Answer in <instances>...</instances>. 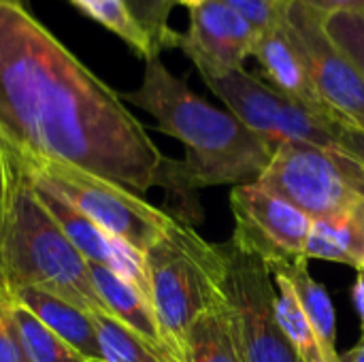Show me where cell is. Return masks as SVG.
I'll return each mask as SVG.
<instances>
[{
	"instance_id": "obj_1",
	"label": "cell",
	"mask_w": 364,
	"mask_h": 362,
	"mask_svg": "<svg viewBox=\"0 0 364 362\" xmlns=\"http://www.w3.org/2000/svg\"><path fill=\"white\" fill-rule=\"evenodd\" d=\"M0 143L85 169L136 194L158 186L166 156L23 0H0Z\"/></svg>"
},
{
	"instance_id": "obj_2",
	"label": "cell",
	"mask_w": 364,
	"mask_h": 362,
	"mask_svg": "<svg viewBox=\"0 0 364 362\" xmlns=\"http://www.w3.org/2000/svg\"><path fill=\"white\" fill-rule=\"evenodd\" d=\"M124 102L149 113L156 128L186 147L183 160L166 158L158 186L186 203V218L200 220L196 192L209 186L254 183L273 149L228 109H218L175 77L160 55L145 60L136 90L119 94Z\"/></svg>"
},
{
	"instance_id": "obj_3",
	"label": "cell",
	"mask_w": 364,
	"mask_h": 362,
	"mask_svg": "<svg viewBox=\"0 0 364 362\" xmlns=\"http://www.w3.org/2000/svg\"><path fill=\"white\" fill-rule=\"evenodd\" d=\"M6 154L0 196V288L13 294L32 286L87 314L105 312L87 260L43 207L30 177L9 147Z\"/></svg>"
},
{
	"instance_id": "obj_4",
	"label": "cell",
	"mask_w": 364,
	"mask_h": 362,
	"mask_svg": "<svg viewBox=\"0 0 364 362\" xmlns=\"http://www.w3.org/2000/svg\"><path fill=\"white\" fill-rule=\"evenodd\" d=\"M151 307L183 362L190 326L205 314L226 307V260L222 245L205 241L190 224L173 218L164 235L143 254Z\"/></svg>"
},
{
	"instance_id": "obj_5",
	"label": "cell",
	"mask_w": 364,
	"mask_h": 362,
	"mask_svg": "<svg viewBox=\"0 0 364 362\" xmlns=\"http://www.w3.org/2000/svg\"><path fill=\"white\" fill-rule=\"evenodd\" d=\"M4 145V143H2ZM26 175L62 194L98 228L119 239L141 256L164 235L173 215L143 201L141 194L85 169L11 151Z\"/></svg>"
},
{
	"instance_id": "obj_6",
	"label": "cell",
	"mask_w": 364,
	"mask_h": 362,
	"mask_svg": "<svg viewBox=\"0 0 364 362\" xmlns=\"http://www.w3.org/2000/svg\"><path fill=\"white\" fill-rule=\"evenodd\" d=\"M203 81L273 151L284 143L339 147V132L346 124L284 96L245 68L207 75Z\"/></svg>"
},
{
	"instance_id": "obj_7",
	"label": "cell",
	"mask_w": 364,
	"mask_h": 362,
	"mask_svg": "<svg viewBox=\"0 0 364 362\" xmlns=\"http://www.w3.org/2000/svg\"><path fill=\"white\" fill-rule=\"evenodd\" d=\"M222 250L226 314L241 362H301L275 314L277 292L271 269L232 241L222 243Z\"/></svg>"
},
{
	"instance_id": "obj_8",
	"label": "cell",
	"mask_w": 364,
	"mask_h": 362,
	"mask_svg": "<svg viewBox=\"0 0 364 362\" xmlns=\"http://www.w3.org/2000/svg\"><path fill=\"white\" fill-rule=\"evenodd\" d=\"M258 183L311 222L350 215L360 201V192L339 162L337 147L284 143L273 151Z\"/></svg>"
},
{
	"instance_id": "obj_9",
	"label": "cell",
	"mask_w": 364,
	"mask_h": 362,
	"mask_svg": "<svg viewBox=\"0 0 364 362\" xmlns=\"http://www.w3.org/2000/svg\"><path fill=\"white\" fill-rule=\"evenodd\" d=\"M324 15L305 4L284 2L282 23L326 109L341 124L364 130V75L328 36Z\"/></svg>"
},
{
	"instance_id": "obj_10",
	"label": "cell",
	"mask_w": 364,
	"mask_h": 362,
	"mask_svg": "<svg viewBox=\"0 0 364 362\" xmlns=\"http://www.w3.org/2000/svg\"><path fill=\"white\" fill-rule=\"evenodd\" d=\"M230 211L235 218L232 243L260 258L271 273L307 260L305 245L314 222L258 181L230 190Z\"/></svg>"
},
{
	"instance_id": "obj_11",
	"label": "cell",
	"mask_w": 364,
	"mask_h": 362,
	"mask_svg": "<svg viewBox=\"0 0 364 362\" xmlns=\"http://www.w3.org/2000/svg\"><path fill=\"white\" fill-rule=\"evenodd\" d=\"M258 38L256 26L224 0H207L190 11V26L179 34V49L200 77L243 68Z\"/></svg>"
},
{
	"instance_id": "obj_12",
	"label": "cell",
	"mask_w": 364,
	"mask_h": 362,
	"mask_svg": "<svg viewBox=\"0 0 364 362\" xmlns=\"http://www.w3.org/2000/svg\"><path fill=\"white\" fill-rule=\"evenodd\" d=\"M32 181V179H30ZM34 192L43 207L55 218L64 235L70 239V243L83 254L87 262L102 265L111 271H115L119 277H124L128 284H132L149 303V284L145 275V262L139 252L122 243L119 239L111 237L102 228H98L90 218H85L75 205H70L62 194L55 190L32 181Z\"/></svg>"
},
{
	"instance_id": "obj_13",
	"label": "cell",
	"mask_w": 364,
	"mask_h": 362,
	"mask_svg": "<svg viewBox=\"0 0 364 362\" xmlns=\"http://www.w3.org/2000/svg\"><path fill=\"white\" fill-rule=\"evenodd\" d=\"M252 58H256L258 66L262 68V73L267 77V83L273 85L277 92L305 105L307 109H311L320 115L337 119L326 109L322 98L318 96L316 87L311 83V77L303 64V58L296 51V47L292 45V41L282 23V17L275 26L258 32Z\"/></svg>"
},
{
	"instance_id": "obj_14",
	"label": "cell",
	"mask_w": 364,
	"mask_h": 362,
	"mask_svg": "<svg viewBox=\"0 0 364 362\" xmlns=\"http://www.w3.org/2000/svg\"><path fill=\"white\" fill-rule=\"evenodd\" d=\"M87 267H90L92 284L100 297L105 312L109 316H113L117 322H122L124 326H128L130 331H134L136 335H141L143 339H147L154 346L177 356L160 326V320H158L151 303L132 284H128L124 277H119L115 271H111L102 265H96V262H87Z\"/></svg>"
},
{
	"instance_id": "obj_15",
	"label": "cell",
	"mask_w": 364,
	"mask_h": 362,
	"mask_svg": "<svg viewBox=\"0 0 364 362\" xmlns=\"http://www.w3.org/2000/svg\"><path fill=\"white\" fill-rule=\"evenodd\" d=\"M11 297L28 312H32L49 331H53L60 339H64L70 348H75L83 358H87L90 362H100V348H98L92 314L79 309L77 305L51 292L32 286L21 288Z\"/></svg>"
},
{
	"instance_id": "obj_16",
	"label": "cell",
	"mask_w": 364,
	"mask_h": 362,
	"mask_svg": "<svg viewBox=\"0 0 364 362\" xmlns=\"http://www.w3.org/2000/svg\"><path fill=\"white\" fill-rule=\"evenodd\" d=\"M279 275H284L296 297L299 303L318 337V344L324 352L326 362H341V354L337 352V314H335V305L326 292V288L316 282L309 273V260H299L290 267H284L279 271H275ZM273 273V275H275Z\"/></svg>"
},
{
	"instance_id": "obj_17",
	"label": "cell",
	"mask_w": 364,
	"mask_h": 362,
	"mask_svg": "<svg viewBox=\"0 0 364 362\" xmlns=\"http://www.w3.org/2000/svg\"><path fill=\"white\" fill-rule=\"evenodd\" d=\"M307 260H326L348 265L354 269L364 267V239L354 213L316 220L305 245Z\"/></svg>"
},
{
	"instance_id": "obj_18",
	"label": "cell",
	"mask_w": 364,
	"mask_h": 362,
	"mask_svg": "<svg viewBox=\"0 0 364 362\" xmlns=\"http://www.w3.org/2000/svg\"><path fill=\"white\" fill-rule=\"evenodd\" d=\"M92 322L98 337L100 362H181L117 322L107 312L92 314Z\"/></svg>"
},
{
	"instance_id": "obj_19",
	"label": "cell",
	"mask_w": 364,
	"mask_h": 362,
	"mask_svg": "<svg viewBox=\"0 0 364 362\" xmlns=\"http://www.w3.org/2000/svg\"><path fill=\"white\" fill-rule=\"evenodd\" d=\"M9 314L28 362H90L64 339H60L53 331H49L32 312L19 305L13 297L9 301Z\"/></svg>"
},
{
	"instance_id": "obj_20",
	"label": "cell",
	"mask_w": 364,
	"mask_h": 362,
	"mask_svg": "<svg viewBox=\"0 0 364 362\" xmlns=\"http://www.w3.org/2000/svg\"><path fill=\"white\" fill-rule=\"evenodd\" d=\"M183 362H241L226 307L198 318L183 344Z\"/></svg>"
},
{
	"instance_id": "obj_21",
	"label": "cell",
	"mask_w": 364,
	"mask_h": 362,
	"mask_svg": "<svg viewBox=\"0 0 364 362\" xmlns=\"http://www.w3.org/2000/svg\"><path fill=\"white\" fill-rule=\"evenodd\" d=\"M79 13L122 38L143 62L160 55L124 0H68Z\"/></svg>"
},
{
	"instance_id": "obj_22",
	"label": "cell",
	"mask_w": 364,
	"mask_h": 362,
	"mask_svg": "<svg viewBox=\"0 0 364 362\" xmlns=\"http://www.w3.org/2000/svg\"><path fill=\"white\" fill-rule=\"evenodd\" d=\"M275 286H277V301H275V314L279 320V326L284 335L288 337L290 346L299 354L301 362H326L324 352L318 344V337L299 303V297L292 288V284L275 273Z\"/></svg>"
},
{
	"instance_id": "obj_23",
	"label": "cell",
	"mask_w": 364,
	"mask_h": 362,
	"mask_svg": "<svg viewBox=\"0 0 364 362\" xmlns=\"http://www.w3.org/2000/svg\"><path fill=\"white\" fill-rule=\"evenodd\" d=\"M139 21V26L147 32L158 53L164 49H175L179 45V34L168 23L171 11L175 9L177 0H124Z\"/></svg>"
},
{
	"instance_id": "obj_24",
	"label": "cell",
	"mask_w": 364,
	"mask_h": 362,
	"mask_svg": "<svg viewBox=\"0 0 364 362\" xmlns=\"http://www.w3.org/2000/svg\"><path fill=\"white\" fill-rule=\"evenodd\" d=\"M324 28L335 45L364 75V11H339L324 15Z\"/></svg>"
},
{
	"instance_id": "obj_25",
	"label": "cell",
	"mask_w": 364,
	"mask_h": 362,
	"mask_svg": "<svg viewBox=\"0 0 364 362\" xmlns=\"http://www.w3.org/2000/svg\"><path fill=\"white\" fill-rule=\"evenodd\" d=\"M235 6L241 15H245L258 32L275 26L282 17L284 2L282 0H224Z\"/></svg>"
},
{
	"instance_id": "obj_26",
	"label": "cell",
	"mask_w": 364,
	"mask_h": 362,
	"mask_svg": "<svg viewBox=\"0 0 364 362\" xmlns=\"http://www.w3.org/2000/svg\"><path fill=\"white\" fill-rule=\"evenodd\" d=\"M9 292L0 288V362H28L9 314Z\"/></svg>"
},
{
	"instance_id": "obj_27",
	"label": "cell",
	"mask_w": 364,
	"mask_h": 362,
	"mask_svg": "<svg viewBox=\"0 0 364 362\" xmlns=\"http://www.w3.org/2000/svg\"><path fill=\"white\" fill-rule=\"evenodd\" d=\"M337 156H339V162L346 171V175L350 177V181L354 183V188L360 192V201L354 209V215L358 220V226H360V233H363L364 239V164L358 162L354 156H350L348 151H343L341 147H337Z\"/></svg>"
},
{
	"instance_id": "obj_28",
	"label": "cell",
	"mask_w": 364,
	"mask_h": 362,
	"mask_svg": "<svg viewBox=\"0 0 364 362\" xmlns=\"http://www.w3.org/2000/svg\"><path fill=\"white\" fill-rule=\"evenodd\" d=\"M296 2L322 13H339V11H364V0H282Z\"/></svg>"
},
{
	"instance_id": "obj_29",
	"label": "cell",
	"mask_w": 364,
	"mask_h": 362,
	"mask_svg": "<svg viewBox=\"0 0 364 362\" xmlns=\"http://www.w3.org/2000/svg\"><path fill=\"white\" fill-rule=\"evenodd\" d=\"M339 147L364 164V130L343 126L339 132Z\"/></svg>"
},
{
	"instance_id": "obj_30",
	"label": "cell",
	"mask_w": 364,
	"mask_h": 362,
	"mask_svg": "<svg viewBox=\"0 0 364 362\" xmlns=\"http://www.w3.org/2000/svg\"><path fill=\"white\" fill-rule=\"evenodd\" d=\"M352 301H354L356 314L360 318V329H363L364 337V267L356 269V282L352 286Z\"/></svg>"
},
{
	"instance_id": "obj_31",
	"label": "cell",
	"mask_w": 364,
	"mask_h": 362,
	"mask_svg": "<svg viewBox=\"0 0 364 362\" xmlns=\"http://www.w3.org/2000/svg\"><path fill=\"white\" fill-rule=\"evenodd\" d=\"M341 362H364V337L346 354H341Z\"/></svg>"
},
{
	"instance_id": "obj_32",
	"label": "cell",
	"mask_w": 364,
	"mask_h": 362,
	"mask_svg": "<svg viewBox=\"0 0 364 362\" xmlns=\"http://www.w3.org/2000/svg\"><path fill=\"white\" fill-rule=\"evenodd\" d=\"M6 160H9V154H6V147L0 143V196H2V188H4V175H6Z\"/></svg>"
},
{
	"instance_id": "obj_33",
	"label": "cell",
	"mask_w": 364,
	"mask_h": 362,
	"mask_svg": "<svg viewBox=\"0 0 364 362\" xmlns=\"http://www.w3.org/2000/svg\"><path fill=\"white\" fill-rule=\"evenodd\" d=\"M203 2H207V0H177V4H183V6H188L190 11L196 9V6H200Z\"/></svg>"
},
{
	"instance_id": "obj_34",
	"label": "cell",
	"mask_w": 364,
	"mask_h": 362,
	"mask_svg": "<svg viewBox=\"0 0 364 362\" xmlns=\"http://www.w3.org/2000/svg\"><path fill=\"white\" fill-rule=\"evenodd\" d=\"M23 2H30V0H23Z\"/></svg>"
}]
</instances>
